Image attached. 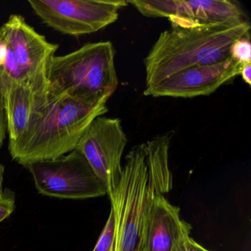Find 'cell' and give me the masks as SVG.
<instances>
[{"label": "cell", "mask_w": 251, "mask_h": 251, "mask_svg": "<svg viewBox=\"0 0 251 251\" xmlns=\"http://www.w3.org/2000/svg\"><path fill=\"white\" fill-rule=\"evenodd\" d=\"M1 33H2V29L0 27V35H1Z\"/></svg>", "instance_id": "22"}, {"label": "cell", "mask_w": 251, "mask_h": 251, "mask_svg": "<svg viewBox=\"0 0 251 251\" xmlns=\"http://www.w3.org/2000/svg\"><path fill=\"white\" fill-rule=\"evenodd\" d=\"M186 245L187 251H211L195 242L190 236L186 238Z\"/></svg>", "instance_id": "17"}, {"label": "cell", "mask_w": 251, "mask_h": 251, "mask_svg": "<svg viewBox=\"0 0 251 251\" xmlns=\"http://www.w3.org/2000/svg\"><path fill=\"white\" fill-rule=\"evenodd\" d=\"M115 51L111 42L86 44L64 55H53L48 67V90L88 104H106L117 90Z\"/></svg>", "instance_id": "4"}, {"label": "cell", "mask_w": 251, "mask_h": 251, "mask_svg": "<svg viewBox=\"0 0 251 251\" xmlns=\"http://www.w3.org/2000/svg\"><path fill=\"white\" fill-rule=\"evenodd\" d=\"M240 75L245 83L249 86L251 84V64H247L242 66L241 69Z\"/></svg>", "instance_id": "19"}, {"label": "cell", "mask_w": 251, "mask_h": 251, "mask_svg": "<svg viewBox=\"0 0 251 251\" xmlns=\"http://www.w3.org/2000/svg\"><path fill=\"white\" fill-rule=\"evenodd\" d=\"M1 88L9 139L8 146H11L24 134L34 109L36 95L40 92L15 84L2 85Z\"/></svg>", "instance_id": "12"}, {"label": "cell", "mask_w": 251, "mask_h": 251, "mask_svg": "<svg viewBox=\"0 0 251 251\" xmlns=\"http://www.w3.org/2000/svg\"><path fill=\"white\" fill-rule=\"evenodd\" d=\"M14 209L15 194L10 189H5L0 196V223L9 217Z\"/></svg>", "instance_id": "15"}, {"label": "cell", "mask_w": 251, "mask_h": 251, "mask_svg": "<svg viewBox=\"0 0 251 251\" xmlns=\"http://www.w3.org/2000/svg\"><path fill=\"white\" fill-rule=\"evenodd\" d=\"M108 111L106 104H88L47 90L36 95L35 107L21 139L8 151L24 167L55 159L76 149L80 138L98 117Z\"/></svg>", "instance_id": "2"}, {"label": "cell", "mask_w": 251, "mask_h": 251, "mask_svg": "<svg viewBox=\"0 0 251 251\" xmlns=\"http://www.w3.org/2000/svg\"><path fill=\"white\" fill-rule=\"evenodd\" d=\"M174 132L133 147L126 156L120 183L110 199L115 219L116 251H144L154 200L173 189L169 150Z\"/></svg>", "instance_id": "1"}, {"label": "cell", "mask_w": 251, "mask_h": 251, "mask_svg": "<svg viewBox=\"0 0 251 251\" xmlns=\"http://www.w3.org/2000/svg\"><path fill=\"white\" fill-rule=\"evenodd\" d=\"M44 24L72 36L96 33L115 23L124 0H29Z\"/></svg>", "instance_id": "7"}, {"label": "cell", "mask_w": 251, "mask_h": 251, "mask_svg": "<svg viewBox=\"0 0 251 251\" xmlns=\"http://www.w3.org/2000/svg\"><path fill=\"white\" fill-rule=\"evenodd\" d=\"M242 66L230 58L220 64L192 67L176 73L152 89L145 90L144 95L153 98L207 96L240 75Z\"/></svg>", "instance_id": "10"}, {"label": "cell", "mask_w": 251, "mask_h": 251, "mask_svg": "<svg viewBox=\"0 0 251 251\" xmlns=\"http://www.w3.org/2000/svg\"><path fill=\"white\" fill-rule=\"evenodd\" d=\"M185 236V237L183 238V239H182V240L180 241V242H179L177 245H176V247L175 248L174 251H187V248H186V238H187V236Z\"/></svg>", "instance_id": "20"}, {"label": "cell", "mask_w": 251, "mask_h": 251, "mask_svg": "<svg viewBox=\"0 0 251 251\" xmlns=\"http://www.w3.org/2000/svg\"><path fill=\"white\" fill-rule=\"evenodd\" d=\"M1 28L6 57L0 69V85H19L34 92L46 90L48 64L59 46L48 42L21 15L10 16Z\"/></svg>", "instance_id": "5"}, {"label": "cell", "mask_w": 251, "mask_h": 251, "mask_svg": "<svg viewBox=\"0 0 251 251\" xmlns=\"http://www.w3.org/2000/svg\"><path fill=\"white\" fill-rule=\"evenodd\" d=\"M4 173H5V167L2 164H0V196L3 192L2 185H3Z\"/></svg>", "instance_id": "21"}, {"label": "cell", "mask_w": 251, "mask_h": 251, "mask_svg": "<svg viewBox=\"0 0 251 251\" xmlns=\"http://www.w3.org/2000/svg\"><path fill=\"white\" fill-rule=\"evenodd\" d=\"M5 57H6V43H5V37L2 30V33L0 35V69L2 68L5 64Z\"/></svg>", "instance_id": "18"}, {"label": "cell", "mask_w": 251, "mask_h": 251, "mask_svg": "<svg viewBox=\"0 0 251 251\" xmlns=\"http://www.w3.org/2000/svg\"><path fill=\"white\" fill-rule=\"evenodd\" d=\"M26 167L33 176L38 192L45 196L83 200L107 195L103 183L77 150Z\"/></svg>", "instance_id": "6"}, {"label": "cell", "mask_w": 251, "mask_h": 251, "mask_svg": "<svg viewBox=\"0 0 251 251\" xmlns=\"http://www.w3.org/2000/svg\"><path fill=\"white\" fill-rule=\"evenodd\" d=\"M230 58L242 65L251 64V45L249 36L236 40L230 47Z\"/></svg>", "instance_id": "14"}, {"label": "cell", "mask_w": 251, "mask_h": 251, "mask_svg": "<svg viewBox=\"0 0 251 251\" xmlns=\"http://www.w3.org/2000/svg\"><path fill=\"white\" fill-rule=\"evenodd\" d=\"M127 144L120 119L101 116L91 123L76 147L103 183L110 199L121 179V159Z\"/></svg>", "instance_id": "8"}, {"label": "cell", "mask_w": 251, "mask_h": 251, "mask_svg": "<svg viewBox=\"0 0 251 251\" xmlns=\"http://www.w3.org/2000/svg\"><path fill=\"white\" fill-rule=\"evenodd\" d=\"M250 29L245 21L236 25L173 26L162 32L145 58V90L183 70L230 59V47L249 36Z\"/></svg>", "instance_id": "3"}, {"label": "cell", "mask_w": 251, "mask_h": 251, "mask_svg": "<svg viewBox=\"0 0 251 251\" xmlns=\"http://www.w3.org/2000/svg\"><path fill=\"white\" fill-rule=\"evenodd\" d=\"M115 219L112 210L110 211L108 221L98 239V242L92 251H116Z\"/></svg>", "instance_id": "13"}, {"label": "cell", "mask_w": 251, "mask_h": 251, "mask_svg": "<svg viewBox=\"0 0 251 251\" xmlns=\"http://www.w3.org/2000/svg\"><path fill=\"white\" fill-rule=\"evenodd\" d=\"M7 135L6 120L4 108L3 95L0 85V148H2Z\"/></svg>", "instance_id": "16"}, {"label": "cell", "mask_w": 251, "mask_h": 251, "mask_svg": "<svg viewBox=\"0 0 251 251\" xmlns=\"http://www.w3.org/2000/svg\"><path fill=\"white\" fill-rule=\"evenodd\" d=\"M191 230L192 226L180 218V208L170 203L164 195H159L151 207L144 251H173Z\"/></svg>", "instance_id": "11"}, {"label": "cell", "mask_w": 251, "mask_h": 251, "mask_svg": "<svg viewBox=\"0 0 251 251\" xmlns=\"http://www.w3.org/2000/svg\"><path fill=\"white\" fill-rule=\"evenodd\" d=\"M144 17L167 18L172 26L190 27L214 24H240L244 19L239 5L230 0H131Z\"/></svg>", "instance_id": "9"}]
</instances>
